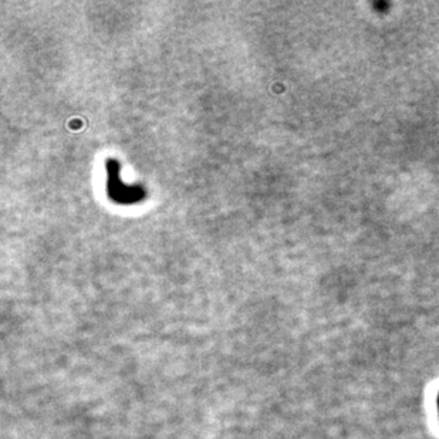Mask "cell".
Returning <instances> with one entry per match:
<instances>
[{
  "label": "cell",
  "mask_w": 439,
  "mask_h": 439,
  "mask_svg": "<svg viewBox=\"0 0 439 439\" xmlns=\"http://www.w3.org/2000/svg\"><path fill=\"white\" fill-rule=\"evenodd\" d=\"M438 411H439V394H438Z\"/></svg>",
  "instance_id": "cell-1"
}]
</instances>
